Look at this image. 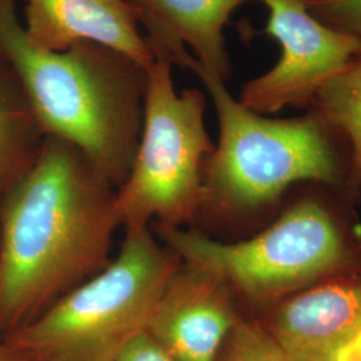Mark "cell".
<instances>
[{
	"label": "cell",
	"mask_w": 361,
	"mask_h": 361,
	"mask_svg": "<svg viewBox=\"0 0 361 361\" xmlns=\"http://www.w3.org/2000/svg\"><path fill=\"white\" fill-rule=\"evenodd\" d=\"M0 361H34L23 352L13 348L7 341L0 338Z\"/></svg>",
	"instance_id": "cell-18"
},
{
	"label": "cell",
	"mask_w": 361,
	"mask_h": 361,
	"mask_svg": "<svg viewBox=\"0 0 361 361\" xmlns=\"http://www.w3.org/2000/svg\"><path fill=\"white\" fill-rule=\"evenodd\" d=\"M259 1L269 11L264 32L279 40L281 56L269 71L246 83L238 101L264 116L312 104L319 91L361 51L360 42L319 20L305 0Z\"/></svg>",
	"instance_id": "cell-7"
},
{
	"label": "cell",
	"mask_w": 361,
	"mask_h": 361,
	"mask_svg": "<svg viewBox=\"0 0 361 361\" xmlns=\"http://www.w3.org/2000/svg\"><path fill=\"white\" fill-rule=\"evenodd\" d=\"M217 361H290L257 319L243 316L234 325Z\"/></svg>",
	"instance_id": "cell-14"
},
{
	"label": "cell",
	"mask_w": 361,
	"mask_h": 361,
	"mask_svg": "<svg viewBox=\"0 0 361 361\" xmlns=\"http://www.w3.org/2000/svg\"><path fill=\"white\" fill-rule=\"evenodd\" d=\"M257 319L290 361H334L361 335V267L285 297Z\"/></svg>",
	"instance_id": "cell-8"
},
{
	"label": "cell",
	"mask_w": 361,
	"mask_h": 361,
	"mask_svg": "<svg viewBox=\"0 0 361 361\" xmlns=\"http://www.w3.org/2000/svg\"><path fill=\"white\" fill-rule=\"evenodd\" d=\"M0 59L11 68L43 137L75 147L118 189L129 173L142 126L146 67L91 42L65 51L35 44L0 0Z\"/></svg>",
	"instance_id": "cell-2"
},
{
	"label": "cell",
	"mask_w": 361,
	"mask_h": 361,
	"mask_svg": "<svg viewBox=\"0 0 361 361\" xmlns=\"http://www.w3.org/2000/svg\"><path fill=\"white\" fill-rule=\"evenodd\" d=\"M114 361H177L147 332L137 336L122 349Z\"/></svg>",
	"instance_id": "cell-16"
},
{
	"label": "cell",
	"mask_w": 361,
	"mask_h": 361,
	"mask_svg": "<svg viewBox=\"0 0 361 361\" xmlns=\"http://www.w3.org/2000/svg\"><path fill=\"white\" fill-rule=\"evenodd\" d=\"M188 68L207 87L219 119V143L204 170L201 213L243 219L277 204L300 182L331 188L345 183L332 130L317 114L268 118L245 107L225 80L194 58Z\"/></svg>",
	"instance_id": "cell-3"
},
{
	"label": "cell",
	"mask_w": 361,
	"mask_h": 361,
	"mask_svg": "<svg viewBox=\"0 0 361 361\" xmlns=\"http://www.w3.org/2000/svg\"><path fill=\"white\" fill-rule=\"evenodd\" d=\"M154 58L188 68L192 59L226 80L232 68L224 28L250 0H129Z\"/></svg>",
	"instance_id": "cell-10"
},
{
	"label": "cell",
	"mask_w": 361,
	"mask_h": 361,
	"mask_svg": "<svg viewBox=\"0 0 361 361\" xmlns=\"http://www.w3.org/2000/svg\"><path fill=\"white\" fill-rule=\"evenodd\" d=\"M28 38L50 51L91 42L149 67L154 61L129 0H23Z\"/></svg>",
	"instance_id": "cell-11"
},
{
	"label": "cell",
	"mask_w": 361,
	"mask_h": 361,
	"mask_svg": "<svg viewBox=\"0 0 361 361\" xmlns=\"http://www.w3.org/2000/svg\"><path fill=\"white\" fill-rule=\"evenodd\" d=\"M158 232L182 261L217 274L238 305L255 310L252 317L310 285L361 267V244L335 207L317 195L298 198L264 231L235 243L183 228Z\"/></svg>",
	"instance_id": "cell-4"
},
{
	"label": "cell",
	"mask_w": 361,
	"mask_h": 361,
	"mask_svg": "<svg viewBox=\"0 0 361 361\" xmlns=\"http://www.w3.org/2000/svg\"><path fill=\"white\" fill-rule=\"evenodd\" d=\"M43 138L11 68L0 59V194L32 164Z\"/></svg>",
	"instance_id": "cell-12"
},
{
	"label": "cell",
	"mask_w": 361,
	"mask_h": 361,
	"mask_svg": "<svg viewBox=\"0 0 361 361\" xmlns=\"http://www.w3.org/2000/svg\"><path fill=\"white\" fill-rule=\"evenodd\" d=\"M116 189L71 145L44 137L0 194V338L111 261Z\"/></svg>",
	"instance_id": "cell-1"
},
{
	"label": "cell",
	"mask_w": 361,
	"mask_h": 361,
	"mask_svg": "<svg viewBox=\"0 0 361 361\" xmlns=\"http://www.w3.org/2000/svg\"><path fill=\"white\" fill-rule=\"evenodd\" d=\"M180 258L147 228L125 231L109 265L1 337L34 361H114L147 332Z\"/></svg>",
	"instance_id": "cell-5"
},
{
	"label": "cell",
	"mask_w": 361,
	"mask_h": 361,
	"mask_svg": "<svg viewBox=\"0 0 361 361\" xmlns=\"http://www.w3.org/2000/svg\"><path fill=\"white\" fill-rule=\"evenodd\" d=\"M173 65L154 58L146 68L142 126L131 168L116 190V217L125 231L183 228L201 213L204 170L214 150L207 126V97L176 90Z\"/></svg>",
	"instance_id": "cell-6"
},
{
	"label": "cell",
	"mask_w": 361,
	"mask_h": 361,
	"mask_svg": "<svg viewBox=\"0 0 361 361\" xmlns=\"http://www.w3.org/2000/svg\"><path fill=\"white\" fill-rule=\"evenodd\" d=\"M243 316L217 274L180 259L155 305L147 334L177 361H217Z\"/></svg>",
	"instance_id": "cell-9"
},
{
	"label": "cell",
	"mask_w": 361,
	"mask_h": 361,
	"mask_svg": "<svg viewBox=\"0 0 361 361\" xmlns=\"http://www.w3.org/2000/svg\"><path fill=\"white\" fill-rule=\"evenodd\" d=\"M307 7L326 26L361 43V0H305Z\"/></svg>",
	"instance_id": "cell-15"
},
{
	"label": "cell",
	"mask_w": 361,
	"mask_h": 361,
	"mask_svg": "<svg viewBox=\"0 0 361 361\" xmlns=\"http://www.w3.org/2000/svg\"><path fill=\"white\" fill-rule=\"evenodd\" d=\"M314 114L350 145L345 186L350 197L361 192V51L313 99Z\"/></svg>",
	"instance_id": "cell-13"
},
{
	"label": "cell",
	"mask_w": 361,
	"mask_h": 361,
	"mask_svg": "<svg viewBox=\"0 0 361 361\" xmlns=\"http://www.w3.org/2000/svg\"><path fill=\"white\" fill-rule=\"evenodd\" d=\"M334 361H361V335L341 349Z\"/></svg>",
	"instance_id": "cell-17"
}]
</instances>
